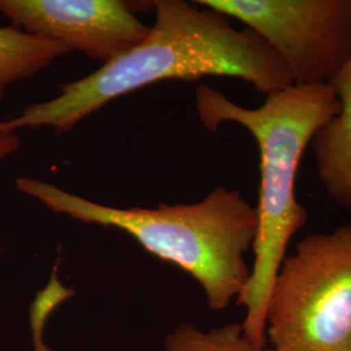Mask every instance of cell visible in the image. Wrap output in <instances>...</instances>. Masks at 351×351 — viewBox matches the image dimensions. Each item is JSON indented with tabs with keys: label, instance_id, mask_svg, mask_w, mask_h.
<instances>
[{
	"label": "cell",
	"instance_id": "3957f363",
	"mask_svg": "<svg viewBox=\"0 0 351 351\" xmlns=\"http://www.w3.org/2000/svg\"><path fill=\"white\" fill-rule=\"evenodd\" d=\"M16 188L52 213L124 230L152 255L195 278L215 311L237 300L249 281L245 254L255 239L258 213L237 190L215 189L198 203L117 208L38 178L20 177Z\"/></svg>",
	"mask_w": 351,
	"mask_h": 351
},
{
	"label": "cell",
	"instance_id": "5b68a950",
	"mask_svg": "<svg viewBox=\"0 0 351 351\" xmlns=\"http://www.w3.org/2000/svg\"><path fill=\"white\" fill-rule=\"evenodd\" d=\"M233 17L285 64L294 85H329L351 62V0H199Z\"/></svg>",
	"mask_w": 351,
	"mask_h": 351
},
{
	"label": "cell",
	"instance_id": "ba28073f",
	"mask_svg": "<svg viewBox=\"0 0 351 351\" xmlns=\"http://www.w3.org/2000/svg\"><path fill=\"white\" fill-rule=\"evenodd\" d=\"M72 52L66 45L30 34L17 26H0V101L12 84L39 75Z\"/></svg>",
	"mask_w": 351,
	"mask_h": 351
},
{
	"label": "cell",
	"instance_id": "30bf717a",
	"mask_svg": "<svg viewBox=\"0 0 351 351\" xmlns=\"http://www.w3.org/2000/svg\"><path fill=\"white\" fill-rule=\"evenodd\" d=\"M21 146V137L17 133H3L0 134V163L11 156ZM3 254L0 246V256Z\"/></svg>",
	"mask_w": 351,
	"mask_h": 351
},
{
	"label": "cell",
	"instance_id": "8fae6325",
	"mask_svg": "<svg viewBox=\"0 0 351 351\" xmlns=\"http://www.w3.org/2000/svg\"><path fill=\"white\" fill-rule=\"evenodd\" d=\"M346 351H351V345H350V346H349V348H348V350H346Z\"/></svg>",
	"mask_w": 351,
	"mask_h": 351
},
{
	"label": "cell",
	"instance_id": "8992f818",
	"mask_svg": "<svg viewBox=\"0 0 351 351\" xmlns=\"http://www.w3.org/2000/svg\"><path fill=\"white\" fill-rule=\"evenodd\" d=\"M0 13L13 26L101 65L138 46L151 29L123 0H0Z\"/></svg>",
	"mask_w": 351,
	"mask_h": 351
},
{
	"label": "cell",
	"instance_id": "6da1fadb",
	"mask_svg": "<svg viewBox=\"0 0 351 351\" xmlns=\"http://www.w3.org/2000/svg\"><path fill=\"white\" fill-rule=\"evenodd\" d=\"M152 4L155 23L138 46L91 75L64 84L50 101L0 120V134L45 126L69 132L107 103L168 80L234 77L265 95L294 85L275 51L249 29H236L224 14L184 0Z\"/></svg>",
	"mask_w": 351,
	"mask_h": 351
},
{
	"label": "cell",
	"instance_id": "7a4b0ae2",
	"mask_svg": "<svg viewBox=\"0 0 351 351\" xmlns=\"http://www.w3.org/2000/svg\"><path fill=\"white\" fill-rule=\"evenodd\" d=\"M195 108L210 132L224 123L247 129L261 155L258 228L252 243L254 264L237 303L246 310L241 323L258 346H267L265 316L277 274L289 242L306 226L308 213L295 198L302 156L316 132L339 111L330 85H291L267 95L261 107L246 108L219 90L202 84L195 90Z\"/></svg>",
	"mask_w": 351,
	"mask_h": 351
},
{
	"label": "cell",
	"instance_id": "52a82bcc",
	"mask_svg": "<svg viewBox=\"0 0 351 351\" xmlns=\"http://www.w3.org/2000/svg\"><path fill=\"white\" fill-rule=\"evenodd\" d=\"M329 85L337 94L339 111L316 132L311 146L326 195L351 211V62Z\"/></svg>",
	"mask_w": 351,
	"mask_h": 351
},
{
	"label": "cell",
	"instance_id": "9c48e42d",
	"mask_svg": "<svg viewBox=\"0 0 351 351\" xmlns=\"http://www.w3.org/2000/svg\"><path fill=\"white\" fill-rule=\"evenodd\" d=\"M167 351H275L258 346L247 339L242 324H226L211 330H201L190 324L176 328L165 341Z\"/></svg>",
	"mask_w": 351,
	"mask_h": 351
},
{
	"label": "cell",
	"instance_id": "277c9868",
	"mask_svg": "<svg viewBox=\"0 0 351 351\" xmlns=\"http://www.w3.org/2000/svg\"><path fill=\"white\" fill-rule=\"evenodd\" d=\"M275 351H346L351 345V223L295 245L277 274L265 316Z\"/></svg>",
	"mask_w": 351,
	"mask_h": 351
}]
</instances>
